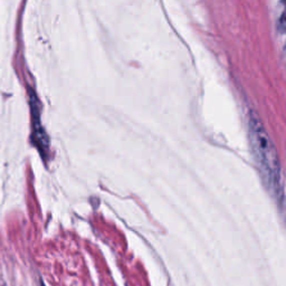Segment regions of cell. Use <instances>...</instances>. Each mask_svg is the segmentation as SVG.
Wrapping results in <instances>:
<instances>
[{
	"instance_id": "2",
	"label": "cell",
	"mask_w": 286,
	"mask_h": 286,
	"mask_svg": "<svg viewBox=\"0 0 286 286\" xmlns=\"http://www.w3.org/2000/svg\"><path fill=\"white\" fill-rule=\"evenodd\" d=\"M29 105L32 120V142L38 148L39 152L44 158L47 156L48 151V138L40 123L39 102L32 90H29Z\"/></svg>"
},
{
	"instance_id": "1",
	"label": "cell",
	"mask_w": 286,
	"mask_h": 286,
	"mask_svg": "<svg viewBox=\"0 0 286 286\" xmlns=\"http://www.w3.org/2000/svg\"><path fill=\"white\" fill-rule=\"evenodd\" d=\"M248 134L256 166L267 191L283 209L284 184L278 151L264 125L254 113L248 116Z\"/></svg>"
}]
</instances>
